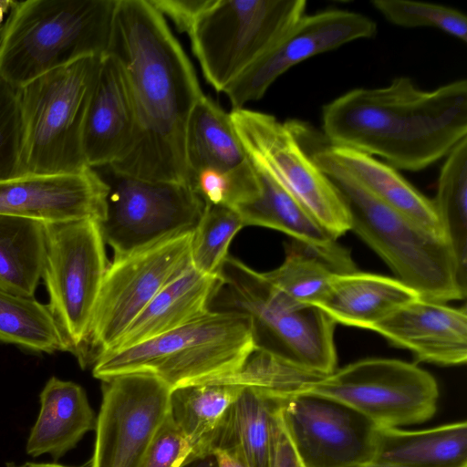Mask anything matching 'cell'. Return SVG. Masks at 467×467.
I'll list each match as a JSON object with an SVG mask.
<instances>
[{
  "label": "cell",
  "mask_w": 467,
  "mask_h": 467,
  "mask_svg": "<svg viewBox=\"0 0 467 467\" xmlns=\"http://www.w3.org/2000/svg\"><path fill=\"white\" fill-rule=\"evenodd\" d=\"M106 53L125 73L135 115L132 141L117 172L190 185L187 130L202 97L194 68L149 0H116Z\"/></svg>",
  "instance_id": "1"
},
{
  "label": "cell",
  "mask_w": 467,
  "mask_h": 467,
  "mask_svg": "<svg viewBox=\"0 0 467 467\" xmlns=\"http://www.w3.org/2000/svg\"><path fill=\"white\" fill-rule=\"evenodd\" d=\"M322 129L330 145L420 171L467 138V81L426 91L398 77L383 88H354L323 107Z\"/></svg>",
  "instance_id": "2"
},
{
  "label": "cell",
  "mask_w": 467,
  "mask_h": 467,
  "mask_svg": "<svg viewBox=\"0 0 467 467\" xmlns=\"http://www.w3.org/2000/svg\"><path fill=\"white\" fill-rule=\"evenodd\" d=\"M254 348L247 315L210 309L165 334L101 354L92 373L101 381L122 374H148L172 390L234 374Z\"/></svg>",
  "instance_id": "3"
},
{
  "label": "cell",
  "mask_w": 467,
  "mask_h": 467,
  "mask_svg": "<svg viewBox=\"0 0 467 467\" xmlns=\"http://www.w3.org/2000/svg\"><path fill=\"white\" fill-rule=\"evenodd\" d=\"M116 0L12 1L0 31V76L19 88L106 53Z\"/></svg>",
  "instance_id": "4"
},
{
  "label": "cell",
  "mask_w": 467,
  "mask_h": 467,
  "mask_svg": "<svg viewBox=\"0 0 467 467\" xmlns=\"http://www.w3.org/2000/svg\"><path fill=\"white\" fill-rule=\"evenodd\" d=\"M340 193L350 230L420 298L447 303L465 298L456 260L445 239L427 232L338 171H323Z\"/></svg>",
  "instance_id": "5"
},
{
  "label": "cell",
  "mask_w": 467,
  "mask_h": 467,
  "mask_svg": "<svg viewBox=\"0 0 467 467\" xmlns=\"http://www.w3.org/2000/svg\"><path fill=\"white\" fill-rule=\"evenodd\" d=\"M216 309L247 315L255 348L305 371L328 374L337 368L336 323L317 306L292 307L265 276L228 255L219 272Z\"/></svg>",
  "instance_id": "6"
},
{
  "label": "cell",
  "mask_w": 467,
  "mask_h": 467,
  "mask_svg": "<svg viewBox=\"0 0 467 467\" xmlns=\"http://www.w3.org/2000/svg\"><path fill=\"white\" fill-rule=\"evenodd\" d=\"M101 56H88L18 88L22 138L17 174L74 173L87 165L86 114Z\"/></svg>",
  "instance_id": "7"
},
{
  "label": "cell",
  "mask_w": 467,
  "mask_h": 467,
  "mask_svg": "<svg viewBox=\"0 0 467 467\" xmlns=\"http://www.w3.org/2000/svg\"><path fill=\"white\" fill-rule=\"evenodd\" d=\"M301 394L346 405L376 427L402 428L432 418L439 388L413 363L367 358L325 375L301 370L288 397Z\"/></svg>",
  "instance_id": "8"
},
{
  "label": "cell",
  "mask_w": 467,
  "mask_h": 467,
  "mask_svg": "<svg viewBox=\"0 0 467 467\" xmlns=\"http://www.w3.org/2000/svg\"><path fill=\"white\" fill-rule=\"evenodd\" d=\"M305 0H211L188 33L206 81L223 92L306 12Z\"/></svg>",
  "instance_id": "9"
},
{
  "label": "cell",
  "mask_w": 467,
  "mask_h": 467,
  "mask_svg": "<svg viewBox=\"0 0 467 467\" xmlns=\"http://www.w3.org/2000/svg\"><path fill=\"white\" fill-rule=\"evenodd\" d=\"M42 272L53 315L68 352L86 368L90 324L109 266L101 223L86 219L45 224Z\"/></svg>",
  "instance_id": "10"
},
{
  "label": "cell",
  "mask_w": 467,
  "mask_h": 467,
  "mask_svg": "<svg viewBox=\"0 0 467 467\" xmlns=\"http://www.w3.org/2000/svg\"><path fill=\"white\" fill-rule=\"evenodd\" d=\"M94 169L109 187L101 229L114 258L192 234L198 225L205 202L191 185L138 179L110 165Z\"/></svg>",
  "instance_id": "11"
},
{
  "label": "cell",
  "mask_w": 467,
  "mask_h": 467,
  "mask_svg": "<svg viewBox=\"0 0 467 467\" xmlns=\"http://www.w3.org/2000/svg\"><path fill=\"white\" fill-rule=\"evenodd\" d=\"M252 163L278 182L337 239L350 230L348 208L331 180L315 164L288 121L246 109L229 114Z\"/></svg>",
  "instance_id": "12"
},
{
  "label": "cell",
  "mask_w": 467,
  "mask_h": 467,
  "mask_svg": "<svg viewBox=\"0 0 467 467\" xmlns=\"http://www.w3.org/2000/svg\"><path fill=\"white\" fill-rule=\"evenodd\" d=\"M191 240L192 234L178 236L109 264L90 324L86 367L111 349L153 297L192 265Z\"/></svg>",
  "instance_id": "13"
},
{
  "label": "cell",
  "mask_w": 467,
  "mask_h": 467,
  "mask_svg": "<svg viewBox=\"0 0 467 467\" xmlns=\"http://www.w3.org/2000/svg\"><path fill=\"white\" fill-rule=\"evenodd\" d=\"M171 389L158 379L130 373L102 381L90 467H142L170 412Z\"/></svg>",
  "instance_id": "14"
},
{
  "label": "cell",
  "mask_w": 467,
  "mask_h": 467,
  "mask_svg": "<svg viewBox=\"0 0 467 467\" xmlns=\"http://www.w3.org/2000/svg\"><path fill=\"white\" fill-rule=\"evenodd\" d=\"M278 416L302 467H355L372 461L376 426L339 402L295 395Z\"/></svg>",
  "instance_id": "15"
},
{
  "label": "cell",
  "mask_w": 467,
  "mask_h": 467,
  "mask_svg": "<svg viewBox=\"0 0 467 467\" xmlns=\"http://www.w3.org/2000/svg\"><path fill=\"white\" fill-rule=\"evenodd\" d=\"M376 33V23L359 13L329 9L304 15L223 92L233 109H243L247 102L261 99L292 67L354 40L371 38Z\"/></svg>",
  "instance_id": "16"
},
{
  "label": "cell",
  "mask_w": 467,
  "mask_h": 467,
  "mask_svg": "<svg viewBox=\"0 0 467 467\" xmlns=\"http://www.w3.org/2000/svg\"><path fill=\"white\" fill-rule=\"evenodd\" d=\"M109 187L94 168L74 173H21L0 179V214L43 224L106 216Z\"/></svg>",
  "instance_id": "17"
},
{
  "label": "cell",
  "mask_w": 467,
  "mask_h": 467,
  "mask_svg": "<svg viewBox=\"0 0 467 467\" xmlns=\"http://www.w3.org/2000/svg\"><path fill=\"white\" fill-rule=\"evenodd\" d=\"M371 330L410 350L418 361L459 366L467 361L466 306L417 298L374 325Z\"/></svg>",
  "instance_id": "18"
},
{
  "label": "cell",
  "mask_w": 467,
  "mask_h": 467,
  "mask_svg": "<svg viewBox=\"0 0 467 467\" xmlns=\"http://www.w3.org/2000/svg\"><path fill=\"white\" fill-rule=\"evenodd\" d=\"M300 130L306 142L297 136L299 141L322 171L343 172L427 232L446 240L432 200L420 193L396 169L354 149L328 143L314 147L311 139L312 131L306 124L301 126Z\"/></svg>",
  "instance_id": "19"
},
{
  "label": "cell",
  "mask_w": 467,
  "mask_h": 467,
  "mask_svg": "<svg viewBox=\"0 0 467 467\" xmlns=\"http://www.w3.org/2000/svg\"><path fill=\"white\" fill-rule=\"evenodd\" d=\"M135 115L129 84L119 61L110 54L100 57L83 130L87 165L98 168L119 160L129 149Z\"/></svg>",
  "instance_id": "20"
},
{
  "label": "cell",
  "mask_w": 467,
  "mask_h": 467,
  "mask_svg": "<svg viewBox=\"0 0 467 467\" xmlns=\"http://www.w3.org/2000/svg\"><path fill=\"white\" fill-rule=\"evenodd\" d=\"M186 150L190 181L202 170L227 174L241 189L257 181L256 170L236 136L230 115L204 94L190 119Z\"/></svg>",
  "instance_id": "21"
},
{
  "label": "cell",
  "mask_w": 467,
  "mask_h": 467,
  "mask_svg": "<svg viewBox=\"0 0 467 467\" xmlns=\"http://www.w3.org/2000/svg\"><path fill=\"white\" fill-rule=\"evenodd\" d=\"M419 297L413 289L395 277L354 271L334 275L327 295L317 307L335 323L371 329Z\"/></svg>",
  "instance_id": "22"
},
{
  "label": "cell",
  "mask_w": 467,
  "mask_h": 467,
  "mask_svg": "<svg viewBox=\"0 0 467 467\" xmlns=\"http://www.w3.org/2000/svg\"><path fill=\"white\" fill-rule=\"evenodd\" d=\"M220 285V276L202 274L191 265L153 297L109 351L149 340L204 315Z\"/></svg>",
  "instance_id": "23"
},
{
  "label": "cell",
  "mask_w": 467,
  "mask_h": 467,
  "mask_svg": "<svg viewBox=\"0 0 467 467\" xmlns=\"http://www.w3.org/2000/svg\"><path fill=\"white\" fill-rule=\"evenodd\" d=\"M40 411L26 443L27 454L59 459L96 428L94 411L81 386L52 377L40 393Z\"/></svg>",
  "instance_id": "24"
},
{
  "label": "cell",
  "mask_w": 467,
  "mask_h": 467,
  "mask_svg": "<svg viewBox=\"0 0 467 467\" xmlns=\"http://www.w3.org/2000/svg\"><path fill=\"white\" fill-rule=\"evenodd\" d=\"M372 461L404 467H467V423L420 431L376 427Z\"/></svg>",
  "instance_id": "25"
},
{
  "label": "cell",
  "mask_w": 467,
  "mask_h": 467,
  "mask_svg": "<svg viewBox=\"0 0 467 467\" xmlns=\"http://www.w3.org/2000/svg\"><path fill=\"white\" fill-rule=\"evenodd\" d=\"M254 168L259 182L258 192L233 208L244 226L271 228L328 254L348 252L296 198L265 171Z\"/></svg>",
  "instance_id": "26"
},
{
  "label": "cell",
  "mask_w": 467,
  "mask_h": 467,
  "mask_svg": "<svg viewBox=\"0 0 467 467\" xmlns=\"http://www.w3.org/2000/svg\"><path fill=\"white\" fill-rule=\"evenodd\" d=\"M357 271L349 252L333 254L292 239L277 268L264 273L281 298L292 307L317 306L334 275Z\"/></svg>",
  "instance_id": "27"
},
{
  "label": "cell",
  "mask_w": 467,
  "mask_h": 467,
  "mask_svg": "<svg viewBox=\"0 0 467 467\" xmlns=\"http://www.w3.org/2000/svg\"><path fill=\"white\" fill-rule=\"evenodd\" d=\"M242 389L237 385L205 382L171 390L170 416L191 447L184 465L213 454L224 417Z\"/></svg>",
  "instance_id": "28"
},
{
  "label": "cell",
  "mask_w": 467,
  "mask_h": 467,
  "mask_svg": "<svg viewBox=\"0 0 467 467\" xmlns=\"http://www.w3.org/2000/svg\"><path fill=\"white\" fill-rule=\"evenodd\" d=\"M278 405V399L243 387L224 417L213 453L216 449H234L248 467H268L272 424Z\"/></svg>",
  "instance_id": "29"
},
{
  "label": "cell",
  "mask_w": 467,
  "mask_h": 467,
  "mask_svg": "<svg viewBox=\"0 0 467 467\" xmlns=\"http://www.w3.org/2000/svg\"><path fill=\"white\" fill-rule=\"evenodd\" d=\"M46 254L45 224L0 214V289L34 296Z\"/></svg>",
  "instance_id": "30"
},
{
  "label": "cell",
  "mask_w": 467,
  "mask_h": 467,
  "mask_svg": "<svg viewBox=\"0 0 467 467\" xmlns=\"http://www.w3.org/2000/svg\"><path fill=\"white\" fill-rule=\"evenodd\" d=\"M432 202L454 254L461 284L467 288V138L446 156Z\"/></svg>",
  "instance_id": "31"
},
{
  "label": "cell",
  "mask_w": 467,
  "mask_h": 467,
  "mask_svg": "<svg viewBox=\"0 0 467 467\" xmlns=\"http://www.w3.org/2000/svg\"><path fill=\"white\" fill-rule=\"evenodd\" d=\"M0 341L34 352L67 351L47 305L0 289Z\"/></svg>",
  "instance_id": "32"
},
{
  "label": "cell",
  "mask_w": 467,
  "mask_h": 467,
  "mask_svg": "<svg viewBox=\"0 0 467 467\" xmlns=\"http://www.w3.org/2000/svg\"><path fill=\"white\" fill-rule=\"evenodd\" d=\"M244 227L234 209L205 203L202 218L192 234L191 262L198 272L219 276L234 235Z\"/></svg>",
  "instance_id": "33"
},
{
  "label": "cell",
  "mask_w": 467,
  "mask_h": 467,
  "mask_svg": "<svg viewBox=\"0 0 467 467\" xmlns=\"http://www.w3.org/2000/svg\"><path fill=\"white\" fill-rule=\"evenodd\" d=\"M373 6L391 24L407 27H434L467 41V18L461 11L431 3L410 0H373Z\"/></svg>",
  "instance_id": "34"
},
{
  "label": "cell",
  "mask_w": 467,
  "mask_h": 467,
  "mask_svg": "<svg viewBox=\"0 0 467 467\" xmlns=\"http://www.w3.org/2000/svg\"><path fill=\"white\" fill-rule=\"evenodd\" d=\"M21 138L18 88L0 76V179L17 174Z\"/></svg>",
  "instance_id": "35"
},
{
  "label": "cell",
  "mask_w": 467,
  "mask_h": 467,
  "mask_svg": "<svg viewBox=\"0 0 467 467\" xmlns=\"http://www.w3.org/2000/svg\"><path fill=\"white\" fill-rule=\"evenodd\" d=\"M190 454L191 447L169 412L148 450L142 467H171L180 457Z\"/></svg>",
  "instance_id": "36"
},
{
  "label": "cell",
  "mask_w": 467,
  "mask_h": 467,
  "mask_svg": "<svg viewBox=\"0 0 467 467\" xmlns=\"http://www.w3.org/2000/svg\"><path fill=\"white\" fill-rule=\"evenodd\" d=\"M163 16H167L180 32H190L200 13L211 0H149Z\"/></svg>",
  "instance_id": "37"
},
{
  "label": "cell",
  "mask_w": 467,
  "mask_h": 467,
  "mask_svg": "<svg viewBox=\"0 0 467 467\" xmlns=\"http://www.w3.org/2000/svg\"><path fill=\"white\" fill-rule=\"evenodd\" d=\"M268 467H302L281 423L278 416V408L275 413L272 424Z\"/></svg>",
  "instance_id": "38"
},
{
  "label": "cell",
  "mask_w": 467,
  "mask_h": 467,
  "mask_svg": "<svg viewBox=\"0 0 467 467\" xmlns=\"http://www.w3.org/2000/svg\"><path fill=\"white\" fill-rule=\"evenodd\" d=\"M217 467H248L242 455L234 449H216L213 453Z\"/></svg>",
  "instance_id": "39"
},
{
  "label": "cell",
  "mask_w": 467,
  "mask_h": 467,
  "mask_svg": "<svg viewBox=\"0 0 467 467\" xmlns=\"http://www.w3.org/2000/svg\"><path fill=\"white\" fill-rule=\"evenodd\" d=\"M183 467H217L216 459L213 454L202 459H197Z\"/></svg>",
  "instance_id": "40"
},
{
  "label": "cell",
  "mask_w": 467,
  "mask_h": 467,
  "mask_svg": "<svg viewBox=\"0 0 467 467\" xmlns=\"http://www.w3.org/2000/svg\"><path fill=\"white\" fill-rule=\"evenodd\" d=\"M7 467H68L57 463H36V462H26L22 465H16L14 463H8Z\"/></svg>",
  "instance_id": "41"
},
{
  "label": "cell",
  "mask_w": 467,
  "mask_h": 467,
  "mask_svg": "<svg viewBox=\"0 0 467 467\" xmlns=\"http://www.w3.org/2000/svg\"><path fill=\"white\" fill-rule=\"evenodd\" d=\"M12 0H0V31L3 26L5 15L9 12Z\"/></svg>",
  "instance_id": "42"
},
{
  "label": "cell",
  "mask_w": 467,
  "mask_h": 467,
  "mask_svg": "<svg viewBox=\"0 0 467 467\" xmlns=\"http://www.w3.org/2000/svg\"><path fill=\"white\" fill-rule=\"evenodd\" d=\"M355 467H404V466L370 461V462L357 465Z\"/></svg>",
  "instance_id": "43"
},
{
  "label": "cell",
  "mask_w": 467,
  "mask_h": 467,
  "mask_svg": "<svg viewBox=\"0 0 467 467\" xmlns=\"http://www.w3.org/2000/svg\"><path fill=\"white\" fill-rule=\"evenodd\" d=\"M187 459H188V455H183V456L180 457L178 460H176V462L172 464L171 467H183Z\"/></svg>",
  "instance_id": "44"
}]
</instances>
